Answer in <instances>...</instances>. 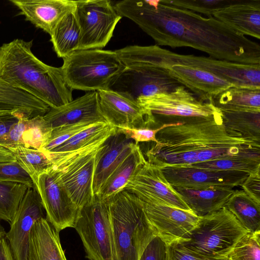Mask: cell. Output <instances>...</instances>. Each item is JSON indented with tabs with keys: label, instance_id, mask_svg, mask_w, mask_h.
I'll use <instances>...</instances> for the list:
<instances>
[{
	"label": "cell",
	"instance_id": "484cf974",
	"mask_svg": "<svg viewBox=\"0 0 260 260\" xmlns=\"http://www.w3.org/2000/svg\"><path fill=\"white\" fill-rule=\"evenodd\" d=\"M174 188L181 196L190 210L199 217L224 207L235 191L233 188L220 187Z\"/></svg>",
	"mask_w": 260,
	"mask_h": 260
},
{
	"label": "cell",
	"instance_id": "7402d4cb",
	"mask_svg": "<svg viewBox=\"0 0 260 260\" xmlns=\"http://www.w3.org/2000/svg\"><path fill=\"white\" fill-rule=\"evenodd\" d=\"M213 17L239 34L260 39V0H238Z\"/></svg>",
	"mask_w": 260,
	"mask_h": 260
},
{
	"label": "cell",
	"instance_id": "30bf717a",
	"mask_svg": "<svg viewBox=\"0 0 260 260\" xmlns=\"http://www.w3.org/2000/svg\"><path fill=\"white\" fill-rule=\"evenodd\" d=\"M76 3L74 14L80 30L78 50L104 47L112 37L122 16L109 0L76 1Z\"/></svg>",
	"mask_w": 260,
	"mask_h": 260
},
{
	"label": "cell",
	"instance_id": "f1b7e54d",
	"mask_svg": "<svg viewBox=\"0 0 260 260\" xmlns=\"http://www.w3.org/2000/svg\"><path fill=\"white\" fill-rule=\"evenodd\" d=\"M221 111L223 124L229 135L260 142V111Z\"/></svg>",
	"mask_w": 260,
	"mask_h": 260
},
{
	"label": "cell",
	"instance_id": "f35d334b",
	"mask_svg": "<svg viewBox=\"0 0 260 260\" xmlns=\"http://www.w3.org/2000/svg\"><path fill=\"white\" fill-rule=\"evenodd\" d=\"M183 123L164 124L161 126L152 128L147 126L142 127L118 126L117 132L124 134L127 138L134 140L136 144L140 142H157L156 138V134L161 129L169 126L180 125Z\"/></svg>",
	"mask_w": 260,
	"mask_h": 260
},
{
	"label": "cell",
	"instance_id": "7a4b0ae2",
	"mask_svg": "<svg viewBox=\"0 0 260 260\" xmlns=\"http://www.w3.org/2000/svg\"><path fill=\"white\" fill-rule=\"evenodd\" d=\"M156 138L157 142L146 155L148 162L160 168L227 158L260 160V142L231 136L222 118L166 127L156 134Z\"/></svg>",
	"mask_w": 260,
	"mask_h": 260
},
{
	"label": "cell",
	"instance_id": "5bb4252c",
	"mask_svg": "<svg viewBox=\"0 0 260 260\" xmlns=\"http://www.w3.org/2000/svg\"><path fill=\"white\" fill-rule=\"evenodd\" d=\"M142 202L148 220L166 245L184 240L199 220V216L191 210L158 202Z\"/></svg>",
	"mask_w": 260,
	"mask_h": 260
},
{
	"label": "cell",
	"instance_id": "8d00e7d4",
	"mask_svg": "<svg viewBox=\"0 0 260 260\" xmlns=\"http://www.w3.org/2000/svg\"><path fill=\"white\" fill-rule=\"evenodd\" d=\"M167 4L188 10L196 13H201L207 17H213L217 11L238 0H162Z\"/></svg>",
	"mask_w": 260,
	"mask_h": 260
},
{
	"label": "cell",
	"instance_id": "2e32d148",
	"mask_svg": "<svg viewBox=\"0 0 260 260\" xmlns=\"http://www.w3.org/2000/svg\"><path fill=\"white\" fill-rule=\"evenodd\" d=\"M161 169L172 186L190 188H234L240 186L249 174L238 171L190 167L168 166Z\"/></svg>",
	"mask_w": 260,
	"mask_h": 260
},
{
	"label": "cell",
	"instance_id": "8fae6325",
	"mask_svg": "<svg viewBox=\"0 0 260 260\" xmlns=\"http://www.w3.org/2000/svg\"><path fill=\"white\" fill-rule=\"evenodd\" d=\"M99 146L86 150L52 166L56 177L78 209L94 198L92 182Z\"/></svg>",
	"mask_w": 260,
	"mask_h": 260
},
{
	"label": "cell",
	"instance_id": "6da1fadb",
	"mask_svg": "<svg viewBox=\"0 0 260 260\" xmlns=\"http://www.w3.org/2000/svg\"><path fill=\"white\" fill-rule=\"evenodd\" d=\"M117 12L137 24L157 45L189 47L210 57L242 64H260V46L213 17L165 3L162 0H123Z\"/></svg>",
	"mask_w": 260,
	"mask_h": 260
},
{
	"label": "cell",
	"instance_id": "d4e9b609",
	"mask_svg": "<svg viewBox=\"0 0 260 260\" xmlns=\"http://www.w3.org/2000/svg\"><path fill=\"white\" fill-rule=\"evenodd\" d=\"M27 260H67L59 232L46 219L37 220L29 236Z\"/></svg>",
	"mask_w": 260,
	"mask_h": 260
},
{
	"label": "cell",
	"instance_id": "1f68e13d",
	"mask_svg": "<svg viewBox=\"0 0 260 260\" xmlns=\"http://www.w3.org/2000/svg\"><path fill=\"white\" fill-rule=\"evenodd\" d=\"M116 132L117 127L109 123L97 122L48 152L58 153L73 152L107 139Z\"/></svg>",
	"mask_w": 260,
	"mask_h": 260
},
{
	"label": "cell",
	"instance_id": "52a82bcc",
	"mask_svg": "<svg viewBox=\"0 0 260 260\" xmlns=\"http://www.w3.org/2000/svg\"><path fill=\"white\" fill-rule=\"evenodd\" d=\"M136 101L155 126L222 118L212 98L204 100L181 85L174 90L138 98Z\"/></svg>",
	"mask_w": 260,
	"mask_h": 260
},
{
	"label": "cell",
	"instance_id": "4fadbf2b",
	"mask_svg": "<svg viewBox=\"0 0 260 260\" xmlns=\"http://www.w3.org/2000/svg\"><path fill=\"white\" fill-rule=\"evenodd\" d=\"M123 190L134 193L143 202H158L191 210L167 180L161 168L147 161L128 180Z\"/></svg>",
	"mask_w": 260,
	"mask_h": 260
},
{
	"label": "cell",
	"instance_id": "e0dca14e",
	"mask_svg": "<svg viewBox=\"0 0 260 260\" xmlns=\"http://www.w3.org/2000/svg\"><path fill=\"white\" fill-rule=\"evenodd\" d=\"M35 186L28 188L6 232V238L15 260H27L29 236L34 223L46 217Z\"/></svg>",
	"mask_w": 260,
	"mask_h": 260
},
{
	"label": "cell",
	"instance_id": "b9f144b4",
	"mask_svg": "<svg viewBox=\"0 0 260 260\" xmlns=\"http://www.w3.org/2000/svg\"><path fill=\"white\" fill-rule=\"evenodd\" d=\"M167 246L157 236L147 245L139 260H166Z\"/></svg>",
	"mask_w": 260,
	"mask_h": 260
},
{
	"label": "cell",
	"instance_id": "f6af8a7d",
	"mask_svg": "<svg viewBox=\"0 0 260 260\" xmlns=\"http://www.w3.org/2000/svg\"><path fill=\"white\" fill-rule=\"evenodd\" d=\"M0 260H15L10 245L5 237L0 240Z\"/></svg>",
	"mask_w": 260,
	"mask_h": 260
},
{
	"label": "cell",
	"instance_id": "ee69618b",
	"mask_svg": "<svg viewBox=\"0 0 260 260\" xmlns=\"http://www.w3.org/2000/svg\"><path fill=\"white\" fill-rule=\"evenodd\" d=\"M18 119L14 116L0 118V137L7 134Z\"/></svg>",
	"mask_w": 260,
	"mask_h": 260
},
{
	"label": "cell",
	"instance_id": "7bdbcfd3",
	"mask_svg": "<svg viewBox=\"0 0 260 260\" xmlns=\"http://www.w3.org/2000/svg\"><path fill=\"white\" fill-rule=\"evenodd\" d=\"M240 186L250 198L260 204V171L249 174Z\"/></svg>",
	"mask_w": 260,
	"mask_h": 260
},
{
	"label": "cell",
	"instance_id": "7dc6e473",
	"mask_svg": "<svg viewBox=\"0 0 260 260\" xmlns=\"http://www.w3.org/2000/svg\"><path fill=\"white\" fill-rule=\"evenodd\" d=\"M6 232L1 223V219H0V240L5 237Z\"/></svg>",
	"mask_w": 260,
	"mask_h": 260
},
{
	"label": "cell",
	"instance_id": "83f0119b",
	"mask_svg": "<svg viewBox=\"0 0 260 260\" xmlns=\"http://www.w3.org/2000/svg\"><path fill=\"white\" fill-rule=\"evenodd\" d=\"M212 98L220 111H260V87L231 86Z\"/></svg>",
	"mask_w": 260,
	"mask_h": 260
},
{
	"label": "cell",
	"instance_id": "e575fe53",
	"mask_svg": "<svg viewBox=\"0 0 260 260\" xmlns=\"http://www.w3.org/2000/svg\"><path fill=\"white\" fill-rule=\"evenodd\" d=\"M227 260H260V231L248 232L236 243Z\"/></svg>",
	"mask_w": 260,
	"mask_h": 260
},
{
	"label": "cell",
	"instance_id": "5b68a950",
	"mask_svg": "<svg viewBox=\"0 0 260 260\" xmlns=\"http://www.w3.org/2000/svg\"><path fill=\"white\" fill-rule=\"evenodd\" d=\"M107 201L114 260H139L147 245L157 236L146 215L142 201L126 190Z\"/></svg>",
	"mask_w": 260,
	"mask_h": 260
},
{
	"label": "cell",
	"instance_id": "603a6c76",
	"mask_svg": "<svg viewBox=\"0 0 260 260\" xmlns=\"http://www.w3.org/2000/svg\"><path fill=\"white\" fill-rule=\"evenodd\" d=\"M52 130L43 116L21 118L7 134L0 137V145L9 150L18 147L40 150L49 138Z\"/></svg>",
	"mask_w": 260,
	"mask_h": 260
},
{
	"label": "cell",
	"instance_id": "7c38bea8",
	"mask_svg": "<svg viewBox=\"0 0 260 260\" xmlns=\"http://www.w3.org/2000/svg\"><path fill=\"white\" fill-rule=\"evenodd\" d=\"M34 185L48 222L59 232L73 228L79 209L58 181L52 167L39 176Z\"/></svg>",
	"mask_w": 260,
	"mask_h": 260
},
{
	"label": "cell",
	"instance_id": "d6986e66",
	"mask_svg": "<svg viewBox=\"0 0 260 260\" xmlns=\"http://www.w3.org/2000/svg\"><path fill=\"white\" fill-rule=\"evenodd\" d=\"M43 117L52 128L81 122L108 123L101 110L96 91L87 92L59 107L50 108Z\"/></svg>",
	"mask_w": 260,
	"mask_h": 260
},
{
	"label": "cell",
	"instance_id": "836d02e7",
	"mask_svg": "<svg viewBox=\"0 0 260 260\" xmlns=\"http://www.w3.org/2000/svg\"><path fill=\"white\" fill-rule=\"evenodd\" d=\"M25 184L0 181V219L10 223L27 189Z\"/></svg>",
	"mask_w": 260,
	"mask_h": 260
},
{
	"label": "cell",
	"instance_id": "4dcf8cb0",
	"mask_svg": "<svg viewBox=\"0 0 260 260\" xmlns=\"http://www.w3.org/2000/svg\"><path fill=\"white\" fill-rule=\"evenodd\" d=\"M248 232L260 231V204L243 190H235L224 207Z\"/></svg>",
	"mask_w": 260,
	"mask_h": 260
},
{
	"label": "cell",
	"instance_id": "60d3db41",
	"mask_svg": "<svg viewBox=\"0 0 260 260\" xmlns=\"http://www.w3.org/2000/svg\"><path fill=\"white\" fill-rule=\"evenodd\" d=\"M166 246V260H227L226 258L202 256L190 251L178 243Z\"/></svg>",
	"mask_w": 260,
	"mask_h": 260
},
{
	"label": "cell",
	"instance_id": "ac0fdd59",
	"mask_svg": "<svg viewBox=\"0 0 260 260\" xmlns=\"http://www.w3.org/2000/svg\"><path fill=\"white\" fill-rule=\"evenodd\" d=\"M106 120L116 127L147 126L146 114L137 102L111 89L97 91Z\"/></svg>",
	"mask_w": 260,
	"mask_h": 260
},
{
	"label": "cell",
	"instance_id": "4316f807",
	"mask_svg": "<svg viewBox=\"0 0 260 260\" xmlns=\"http://www.w3.org/2000/svg\"><path fill=\"white\" fill-rule=\"evenodd\" d=\"M146 161L139 145L135 143L106 181L99 194L95 197L103 200H107L123 190L128 180Z\"/></svg>",
	"mask_w": 260,
	"mask_h": 260
},
{
	"label": "cell",
	"instance_id": "ffe728a7",
	"mask_svg": "<svg viewBox=\"0 0 260 260\" xmlns=\"http://www.w3.org/2000/svg\"><path fill=\"white\" fill-rule=\"evenodd\" d=\"M25 19L50 36L59 21L76 8V1L10 0Z\"/></svg>",
	"mask_w": 260,
	"mask_h": 260
},
{
	"label": "cell",
	"instance_id": "3957f363",
	"mask_svg": "<svg viewBox=\"0 0 260 260\" xmlns=\"http://www.w3.org/2000/svg\"><path fill=\"white\" fill-rule=\"evenodd\" d=\"M125 68H157L199 98L206 100L234 86L224 80L231 75L230 62L210 57L178 54L158 45L128 46L115 50Z\"/></svg>",
	"mask_w": 260,
	"mask_h": 260
},
{
	"label": "cell",
	"instance_id": "d590c367",
	"mask_svg": "<svg viewBox=\"0 0 260 260\" xmlns=\"http://www.w3.org/2000/svg\"><path fill=\"white\" fill-rule=\"evenodd\" d=\"M185 167L213 170H233L251 174L260 171V160L227 158L199 162Z\"/></svg>",
	"mask_w": 260,
	"mask_h": 260
},
{
	"label": "cell",
	"instance_id": "f546056e",
	"mask_svg": "<svg viewBox=\"0 0 260 260\" xmlns=\"http://www.w3.org/2000/svg\"><path fill=\"white\" fill-rule=\"evenodd\" d=\"M50 37L53 49L59 57L63 58L78 50L80 30L74 11L59 21Z\"/></svg>",
	"mask_w": 260,
	"mask_h": 260
},
{
	"label": "cell",
	"instance_id": "9c48e42d",
	"mask_svg": "<svg viewBox=\"0 0 260 260\" xmlns=\"http://www.w3.org/2000/svg\"><path fill=\"white\" fill-rule=\"evenodd\" d=\"M88 260H114L112 230L108 201L94 197L79 208L73 227Z\"/></svg>",
	"mask_w": 260,
	"mask_h": 260
},
{
	"label": "cell",
	"instance_id": "9a60e30c",
	"mask_svg": "<svg viewBox=\"0 0 260 260\" xmlns=\"http://www.w3.org/2000/svg\"><path fill=\"white\" fill-rule=\"evenodd\" d=\"M181 85L160 68H125L109 89L136 101L139 97L172 91Z\"/></svg>",
	"mask_w": 260,
	"mask_h": 260
},
{
	"label": "cell",
	"instance_id": "bcb514c9",
	"mask_svg": "<svg viewBox=\"0 0 260 260\" xmlns=\"http://www.w3.org/2000/svg\"><path fill=\"white\" fill-rule=\"evenodd\" d=\"M16 158L11 151L0 145V162L15 161Z\"/></svg>",
	"mask_w": 260,
	"mask_h": 260
},
{
	"label": "cell",
	"instance_id": "8992f818",
	"mask_svg": "<svg viewBox=\"0 0 260 260\" xmlns=\"http://www.w3.org/2000/svg\"><path fill=\"white\" fill-rule=\"evenodd\" d=\"M63 60L60 68L72 90L109 89L125 68L115 51L101 49L78 50Z\"/></svg>",
	"mask_w": 260,
	"mask_h": 260
},
{
	"label": "cell",
	"instance_id": "ba28073f",
	"mask_svg": "<svg viewBox=\"0 0 260 260\" xmlns=\"http://www.w3.org/2000/svg\"><path fill=\"white\" fill-rule=\"evenodd\" d=\"M248 231L225 207L199 217L187 237L178 243L202 256L226 258L236 243Z\"/></svg>",
	"mask_w": 260,
	"mask_h": 260
},
{
	"label": "cell",
	"instance_id": "74e56055",
	"mask_svg": "<svg viewBox=\"0 0 260 260\" xmlns=\"http://www.w3.org/2000/svg\"><path fill=\"white\" fill-rule=\"evenodd\" d=\"M95 123L81 122L52 128L49 138L40 150L43 152L50 151Z\"/></svg>",
	"mask_w": 260,
	"mask_h": 260
},
{
	"label": "cell",
	"instance_id": "277c9868",
	"mask_svg": "<svg viewBox=\"0 0 260 260\" xmlns=\"http://www.w3.org/2000/svg\"><path fill=\"white\" fill-rule=\"evenodd\" d=\"M32 41L21 39L0 46V80L35 96L50 108L73 99L60 68L47 65L31 51Z\"/></svg>",
	"mask_w": 260,
	"mask_h": 260
},
{
	"label": "cell",
	"instance_id": "d6a6232c",
	"mask_svg": "<svg viewBox=\"0 0 260 260\" xmlns=\"http://www.w3.org/2000/svg\"><path fill=\"white\" fill-rule=\"evenodd\" d=\"M16 161L28 174L34 184L40 175L51 168L53 164L42 151L34 148L18 147L10 149Z\"/></svg>",
	"mask_w": 260,
	"mask_h": 260
},
{
	"label": "cell",
	"instance_id": "cb8c5ba5",
	"mask_svg": "<svg viewBox=\"0 0 260 260\" xmlns=\"http://www.w3.org/2000/svg\"><path fill=\"white\" fill-rule=\"evenodd\" d=\"M49 110L48 106L35 96L0 80V118H29L44 116Z\"/></svg>",
	"mask_w": 260,
	"mask_h": 260
},
{
	"label": "cell",
	"instance_id": "ab89813d",
	"mask_svg": "<svg viewBox=\"0 0 260 260\" xmlns=\"http://www.w3.org/2000/svg\"><path fill=\"white\" fill-rule=\"evenodd\" d=\"M0 181L22 183L29 188L34 186L28 174L16 160L0 162Z\"/></svg>",
	"mask_w": 260,
	"mask_h": 260
},
{
	"label": "cell",
	"instance_id": "44dd1931",
	"mask_svg": "<svg viewBox=\"0 0 260 260\" xmlns=\"http://www.w3.org/2000/svg\"><path fill=\"white\" fill-rule=\"evenodd\" d=\"M121 133L110 137L98 151L95 160L92 191L97 196L103 185L135 145Z\"/></svg>",
	"mask_w": 260,
	"mask_h": 260
}]
</instances>
